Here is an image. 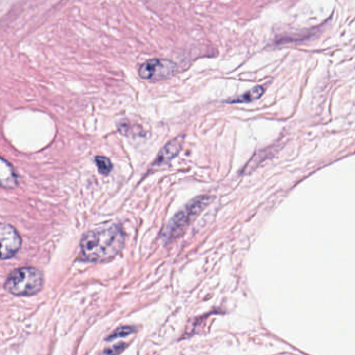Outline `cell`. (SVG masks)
Listing matches in <instances>:
<instances>
[{"mask_svg":"<svg viewBox=\"0 0 355 355\" xmlns=\"http://www.w3.org/2000/svg\"><path fill=\"white\" fill-rule=\"evenodd\" d=\"M125 234L117 225H104L84 235L80 242V256L90 262H104L114 258L123 249Z\"/></svg>","mask_w":355,"mask_h":355,"instance_id":"6da1fadb","label":"cell"},{"mask_svg":"<svg viewBox=\"0 0 355 355\" xmlns=\"http://www.w3.org/2000/svg\"><path fill=\"white\" fill-rule=\"evenodd\" d=\"M44 285V276L40 270L34 267L15 269L7 276L4 288L16 296H33L40 292Z\"/></svg>","mask_w":355,"mask_h":355,"instance_id":"7a4b0ae2","label":"cell"},{"mask_svg":"<svg viewBox=\"0 0 355 355\" xmlns=\"http://www.w3.org/2000/svg\"><path fill=\"white\" fill-rule=\"evenodd\" d=\"M214 197L204 195L195 198L194 200L184 206L181 211L177 213L172 220L169 222L164 231V238L166 241H172L182 233L189 226L190 223L201 213L204 208L213 201Z\"/></svg>","mask_w":355,"mask_h":355,"instance_id":"3957f363","label":"cell"},{"mask_svg":"<svg viewBox=\"0 0 355 355\" xmlns=\"http://www.w3.org/2000/svg\"><path fill=\"white\" fill-rule=\"evenodd\" d=\"M177 65L172 60L163 59H152L146 60L140 68L138 74L143 79L150 81L165 80L172 77L177 72Z\"/></svg>","mask_w":355,"mask_h":355,"instance_id":"277c9868","label":"cell"},{"mask_svg":"<svg viewBox=\"0 0 355 355\" xmlns=\"http://www.w3.org/2000/svg\"><path fill=\"white\" fill-rule=\"evenodd\" d=\"M1 259H9L16 254L22 244L18 231L10 224H2L0 228Z\"/></svg>","mask_w":355,"mask_h":355,"instance_id":"5b68a950","label":"cell"},{"mask_svg":"<svg viewBox=\"0 0 355 355\" xmlns=\"http://www.w3.org/2000/svg\"><path fill=\"white\" fill-rule=\"evenodd\" d=\"M182 142L183 141L180 137V138H174V140L168 143L165 147L161 149V151L157 157L156 160L153 161L152 167L158 168V167H163V166L169 164L170 161H171L177 156V154L179 153V151L181 149V146H182Z\"/></svg>","mask_w":355,"mask_h":355,"instance_id":"8992f818","label":"cell"},{"mask_svg":"<svg viewBox=\"0 0 355 355\" xmlns=\"http://www.w3.org/2000/svg\"><path fill=\"white\" fill-rule=\"evenodd\" d=\"M0 182L4 189H14L18 186L17 173L15 172L13 166L3 158L0 164Z\"/></svg>","mask_w":355,"mask_h":355,"instance_id":"52a82bcc","label":"cell"},{"mask_svg":"<svg viewBox=\"0 0 355 355\" xmlns=\"http://www.w3.org/2000/svg\"><path fill=\"white\" fill-rule=\"evenodd\" d=\"M265 88L261 86H257L256 88H253L252 90L246 92L245 94L237 96V97H233L230 99H227L226 102L227 103H245V102H251L253 100L258 99L262 94H264Z\"/></svg>","mask_w":355,"mask_h":355,"instance_id":"ba28073f","label":"cell"},{"mask_svg":"<svg viewBox=\"0 0 355 355\" xmlns=\"http://www.w3.org/2000/svg\"><path fill=\"white\" fill-rule=\"evenodd\" d=\"M95 164L98 168V171L103 174V175H107L113 169V164L112 161L110 160V158H107L105 157H96L95 158Z\"/></svg>","mask_w":355,"mask_h":355,"instance_id":"9c48e42d","label":"cell"},{"mask_svg":"<svg viewBox=\"0 0 355 355\" xmlns=\"http://www.w3.org/2000/svg\"><path fill=\"white\" fill-rule=\"evenodd\" d=\"M135 333V328L133 326H122L116 329L114 333L107 337V341H113L117 337H125L131 334Z\"/></svg>","mask_w":355,"mask_h":355,"instance_id":"30bf717a","label":"cell"},{"mask_svg":"<svg viewBox=\"0 0 355 355\" xmlns=\"http://www.w3.org/2000/svg\"><path fill=\"white\" fill-rule=\"evenodd\" d=\"M126 346L127 345L124 343H119L117 345L111 346V347H109V348L104 349V351L101 353V355H118L126 348Z\"/></svg>","mask_w":355,"mask_h":355,"instance_id":"8fae6325","label":"cell"}]
</instances>
